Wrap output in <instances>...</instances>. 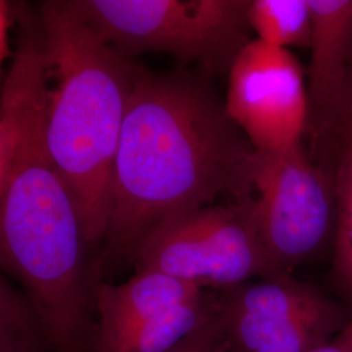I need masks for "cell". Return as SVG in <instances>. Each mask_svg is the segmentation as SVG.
Here are the masks:
<instances>
[{
	"label": "cell",
	"mask_w": 352,
	"mask_h": 352,
	"mask_svg": "<svg viewBox=\"0 0 352 352\" xmlns=\"http://www.w3.org/2000/svg\"><path fill=\"white\" fill-rule=\"evenodd\" d=\"M132 257L138 270L160 272L204 291L286 276L257 235L250 196L166 218L140 240Z\"/></svg>",
	"instance_id": "5b68a950"
},
{
	"label": "cell",
	"mask_w": 352,
	"mask_h": 352,
	"mask_svg": "<svg viewBox=\"0 0 352 352\" xmlns=\"http://www.w3.org/2000/svg\"><path fill=\"white\" fill-rule=\"evenodd\" d=\"M8 4L0 0V67L4 59L8 56V45H7V33H8Z\"/></svg>",
	"instance_id": "ac0fdd59"
},
{
	"label": "cell",
	"mask_w": 352,
	"mask_h": 352,
	"mask_svg": "<svg viewBox=\"0 0 352 352\" xmlns=\"http://www.w3.org/2000/svg\"><path fill=\"white\" fill-rule=\"evenodd\" d=\"M47 98L42 36L25 25L0 101L13 133L0 190V269L23 287L55 351L85 352L90 245L77 200L47 148Z\"/></svg>",
	"instance_id": "6da1fadb"
},
{
	"label": "cell",
	"mask_w": 352,
	"mask_h": 352,
	"mask_svg": "<svg viewBox=\"0 0 352 352\" xmlns=\"http://www.w3.org/2000/svg\"><path fill=\"white\" fill-rule=\"evenodd\" d=\"M340 160L333 180L334 221V273L340 289L352 302V126L340 131Z\"/></svg>",
	"instance_id": "4fadbf2b"
},
{
	"label": "cell",
	"mask_w": 352,
	"mask_h": 352,
	"mask_svg": "<svg viewBox=\"0 0 352 352\" xmlns=\"http://www.w3.org/2000/svg\"><path fill=\"white\" fill-rule=\"evenodd\" d=\"M250 212L265 251L289 276L315 256L334 232L333 182L307 157L302 144L254 151L250 167Z\"/></svg>",
	"instance_id": "8992f818"
},
{
	"label": "cell",
	"mask_w": 352,
	"mask_h": 352,
	"mask_svg": "<svg viewBox=\"0 0 352 352\" xmlns=\"http://www.w3.org/2000/svg\"><path fill=\"white\" fill-rule=\"evenodd\" d=\"M51 158L75 196L89 245L104 240L113 161L138 68L107 45L71 1L41 3Z\"/></svg>",
	"instance_id": "3957f363"
},
{
	"label": "cell",
	"mask_w": 352,
	"mask_h": 352,
	"mask_svg": "<svg viewBox=\"0 0 352 352\" xmlns=\"http://www.w3.org/2000/svg\"><path fill=\"white\" fill-rule=\"evenodd\" d=\"M204 294V289L151 270H136L133 277L119 285L100 283L94 294L98 317L94 340L126 331Z\"/></svg>",
	"instance_id": "30bf717a"
},
{
	"label": "cell",
	"mask_w": 352,
	"mask_h": 352,
	"mask_svg": "<svg viewBox=\"0 0 352 352\" xmlns=\"http://www.w3.org/2000/svg\"><path fill=\"white\" fill-rule=\"evenodd\" d=\"M76 12L126 58L164 52L209 74L228 71L251 41L250 0H74Z\"/></svg>",
	"instance_id": "277c9868"
},
{
	"label": "cell",
	"mask_w": 352,
	"mask_h": 352,
	"mask_svg": "<svg viewBox=\"0 0 352 352\" xmlns=\"http://www.w3.org/2000/svg\"><path fill=\"white\" fill-rule=\"evenodd\" d=\"M41 336L32 307L0 269V352H39Z\"/></svg>",
	"instance_id": "5bb4252c"
},
{
	"label": "cell",
	"mask_w": 352,
	"mask_h": 352,
	"mask_svg": "<svg viewBox=\"0 0 352 352\" xmlns=\"http://www.w3.org/2000/svg\"><path fill=\"white\" fill-rule=\"evenodd\" d=\"M311 352H352V316L337 337Z\"/></svg>",
	"instance_id": "e0dca14e"
},
{
	"label": "cell",
	"mask_w": 352,
	"mask_h": 352,
	"mask_svg": "<svg viewBox=\"0 0 352 352\" xmlns=\"http://www.w3.org/2000/svg\"><path fill=\"white\" fill-rule=\"evenodd\" d=\"M12 128L6 118L0 116V190L3 188L10 173L12 158Z\"/></svg>",
	"instance_id": "2e32d148"
},
{
	"label": "cell",
	"mask_w": 352,
	"mask_h": 352,
	"mask_svg": "<svg viewBox=\"0 0 352 352\" xmlns=\"http://www.w3.org/2000/svg\"><path fill=\"white\" fill-rule=\"evenodd\" d=\"M225 107L254 151L300 145L309 98L296 56L260 39L250 41L228 69Z\"/></svg>",
	"instance_id": "ba28073f"
},
{
	"label": "cell",
	"mask_w": 352,
	"mask_h": 352,
	"mask_svg": "<svg viewBox=\"0 0 352 352\" xmlns=\"http://www.w3.org/2000/svg\"><path fill=\"white\" fill-rule=\"evenodd\" d=\"M217 302L200 298L151 317L113 337L94 340L96 352H170L210 320Z\"/></svg>",
	"instance_id": "8fae6325"
},
{
	"label": "cell",
	"mask_w": 352,
	"mask_h": 352,
	"mask_svg": "<svg viewBox=\"0 0 352 352\" xmlns=\"http://www.w3.org/2000/svg\"><path fill=\"white\" fill-rule=\"evenodd\" d=\"M217 314L230 352L314 351L350 320L322 292L289 276L223 289Z\"/></svg>",
	"instance_id": "52a82bcc"
},
{
	"label": "cell",
	"mask_w": 352,
	"mask_h": 352,
	"mask_svg": "<svg viewBox=\"0 0 352 352\" xmlns=\"http://www.w3.org/2000/svg\"><path fill=\"white\" fill-rule=\"evenodd\" d=\"M254 148L199 77L138 68L113 161L106 254L131 256L166 218L251 196Z\"/></svg>",
	"instance_id": "7a4b0ae2"
},
{
	"label": "cell",
	"mask_w": 352,
	"mask_h": 352,
	"mask_svg": "<svg viewBox=\"0 0 352 352\" xmlns=\"http://www.w3.org/2000/svg\"><path fill=\"white\" fill-rule=\"evenodd\" d=\"M247 23L257 38L278 49L308 47L312 13L308 0H250Z\"/></svg>",
	"instance_id": "7c38bea8"
},
{
	"label": "cell",
	"mask_w": 352,
	"mask_h": 352,
	"mask_svg": "<svg viewBox=\"0 0 352 352\" xmlns=\"http://www.w3.org/2000/svg\"><path fill=\"white\" fill-rule=\"evenodd\" d=\"M225 350L223 329L218 314L208 320L170 352H221Z\"/></svg>",
	"instance_id": "9a60e30c"
},
{
	"label": "cell",
	"mask_w": 352,
	"mask_h": 352,
	"mask_svg": "<svg viewBox=\"0 0 352 352\" xmlns=\"http://www.w3.org/2000/svg\"><path fill=\"white\" fill-rule=\"evenodd\" d=\"M352 126V62L350 67V75H349V85H347V91H346V97H344V103H343V109L340 113V122L337 129L342 131L343 128Z\"/></svg>",
	"instance_id": "d6986e66"
},
{
	"label": "cell",
	"mask_w": 352,
	"mask_h": 352,
	"mask_svg": "<svg viewBox=\"0 0 352 352\" xmlns=\"http://www.w3.org/2000/svg\"><path fill=\"white\" fill-rule=\"evenodd\" d=\"M312 13L308 98L325 126H338L352 62V0H308Z\"/></svg>",
	"instance_id": "9c48e42d"
}]
</instances>
